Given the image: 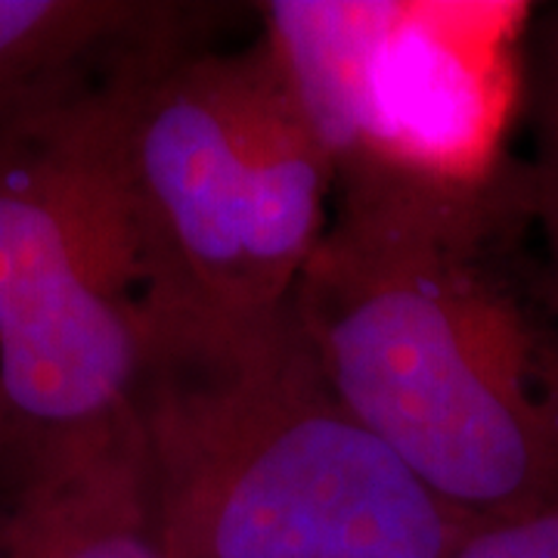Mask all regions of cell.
Listing matches in <instances>:
<instances>
[{
  "label": "cell",
  "mask_w": 558,
  "mask_h": 558,
  "mask_svg": "<svg viewBox=\"0 0 558 558\" xmlns=\"http://www.w3.org/2000/svg\"><path fill=\"white\" fill-rule=\"evenodd\" d=\"M208 35L161 40L116 72L121 161L180 295L277 311L329 227L336 168L264 44L218 50Z\"/></svg>",
  "instance_id": "277c9868"
},
{
  "label": "cell",
  "mask_w": 558,
  "mask_h": 558,
  "mask_svg": "<svg viewBox=\"0 0 558 558\" xmlns=\"http://www.w3.org/2000/svg\"><path fill=\"white\" fill-rule=\"evenodd\" d=\"M527 156H521L531 233L558 301V7L537 13L527 38L524 112Z\"/></svg>",
  "instance_id": "ba28073f"
},
{
  "label": "cell",
  "mask_w": 558,
  "mask_h": 558,
  "mask_svg": "<svg viewBox=\"0 0 558 558\" xmlns=\"http://www.w3.org/2000/svg\"><path fill=\"white\" fill-rule=\"evenodd\" d=\"M131 413L168 558H447L469 527L341 403L292 301L168 295Z\"/></svg>",
  "instance_id": "7a4b0ae2"
},
{
  "label": "cell",
  "mask_w": 558,
  "mask_h": 558,
  "mask_svg": "<svg viewBox=\"0 0 558 558\" xmlns=\"http://www.w3.org/2000/svg\"><path fill=\"white\" fill-rule=\"evenodd\" d=\"M0 558H168L131 407L65 432L0 413Z\"/></svg>",
  "instance_id": "8992f818"
},
{
  "label": "cell",
  "mask_w": 558,
  "mask_h": 558,
  "mask_svg": "<svg viewBox=\"0 0 558 558\" xmlns=\"http://www.w3.org/2000/svg\"><path fill=\"white\" fill-rule=\"evenodd\" d=\"M140 50L0 116V413L16 425L128 410L161 301L180 295L116 131L112 78Z\"/></svg>",
  "instance_id": "3957f363"
},
{
  "label": "cell",
  "mask_w": 558,
  "mask_h": 558,
  "mask_svg": "<svg viewBox=\"0 0 558 558\" xmlns=\"http://www.w3.org/2000/svg\"><path fill=\"white\" fill-rule=\"evenodd\" d=\"M220 13L168 0H0V116Z\"/></svg>",
  "instance_id": "52a82bcc"
},
{
  "label": "cell",
  "mask_w": 558,
  "mask_h": 558,
  "mask_svg": "<svg viewBox=\"0 0 558 558\" xmlns=\"http://www.w3.org/2000/svg\"><path fill=\"white\" fill-rule=\"evenodd\" d=\"M292 292L341 403L469 524L558 502V301L521 159L475 193L344 186Z\"/></svg>",
  "instance_id": "6da1fadb"
},
{
  "label": "cell",
  "mask_w": 558,
  "mask_h": 558,
  "mask_svg": "<svg viewBox=\"0 0 558 558\" xmlns=\"http://www.w3.org/2000/svg\"><path fill=\"white\" fill-rule=\"evenodd\" d=\"M447 558H558V502L469 524Z\"/></svg>",
  "instance_id": "9c48e42d"
},
{
  "label": "cell",
  "mask_w": 558,
  "mask_h": 558,
  "mask_svg": "<svg viewBox=\"0 0 558 558\" xmlns=\"http://www.w3.org/2000/svg\"><path fill=\"white\" fill-rule=\"evenodd\" d=\"M267 57L336 168V190L475 193L512 165L524 0H270Z\"/></svg>",
  "instance_id": "5b68a950"
}]
</instances>
